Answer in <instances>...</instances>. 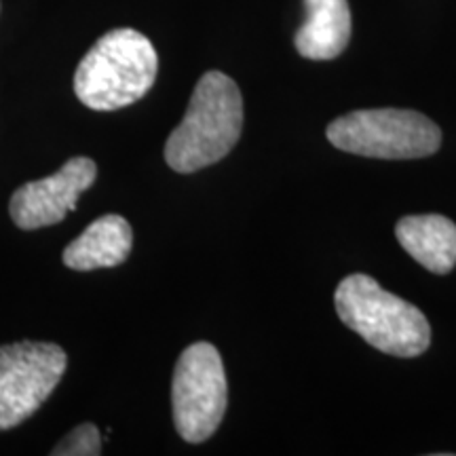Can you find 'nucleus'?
<instances>
[{
    "instance_id": "nucleus-3",
    "label": "nucleus",
    "mask_w": 456,
    "mask_h": 456,
    "mask_svg": "<svg viewBox=\"0 0 456 456\" xmlns=\"http://www.w3.org/2000/svg\"><path fill=\"white\" fill-rule=\"evenodd\" d=\"M334 305L346 328L387 355L419 357L429 349L431 326L423 311L387 292L372 277L355 273L342 279Z\"/></svg>"
},
{
    "instance_id": "nucleus-4",
    "label": "nucleus",
    "mask_w": 456,
    "mask_h": 456,
    "mask_svg": "<svg viewBox=\"0 0 456 456\" xmlns=\"http://www.w3.org/2000/svg\"><path fill=\"white\" fill-rule=\"evenodd\" d=\"M326 135L338 151L387 161L431 157L442 146V131L429 117L402 108L353 110L330 123Z\"/></svg>"
},
{
    "instance_id": "nucleus-1",
    "label": "nucleus",
    "mask_w": 456,
    "mask_h": 456,
    "mask_svg": "<svg viewBox=\"0 0 456 456\" xmlns=\"http://www.w3.org/2000/svg\"><path fill=\"white\" fill-rule=\"evenodd\" d=\"M243 129V98L237 83L212 70L199 78L182 123L165 144V161L178 174L218 163L235 148Z\"/></svg>"
},
{
    "instance_id": "nucleus-8",
    "label": "nucleus",
    "mask_w": 456,
    "mask_h": 456,
    "mask_svg": "<svg viewBox=\"0 0 456 456\" xmlns=\"http://www.w3.org/2000/svg\"><path fill=\"white\" fill-rule=\"evenodd\" d=\"M134 248V231L123 216L108 214L91 222L81 237L64 249V265L74 271L112 269L123 265Z\"/></svg>"
},
{
    "instance_id": "nucleus-10",
    "label": "nucleus",
    "mask_w": 456,
    "mask_h": 456,
    "mask_svg": "<svg viewBox=\"0 0 456 456\" xmlns=\"http://www.w3.org/2000/svg\"><path fill=\"white\" fill-rule=\"evenodd\" d=\"M306 21L294 45L306 60H334L351 41V9L346 0H305Z\"/></svg>"
},
{
    "instance_id": "nucleus-6",
    "label": "nucleus",
    "mask_w": 456,
    "mask_h": 456,
    "mask_svg": "<svg viewBox=\"0 0 456 456\" xmlns=\"http://www.w3.org/2000/svg\"><path fill=\"white\" fill-rule=\"evenodd\" d=\"M68 355L55 342L21 340L0 346V431L37 412L66 374Z\"/></svg>"
},
{
    "instance_id": "nucleus-9",
    "label": "nucleus",
    "mask_w": 456,
    "mask_h": 456,
    "mask_svg": "<svg viewBox=\"0 0 456 456\" xmlns=\"http://www.w3.org/2000/svg\"><path fill=\"white\" fill-rule=\"evenodd\" d=\"M397 241L412 258L436 275L456 266V224L446 216H406L395 226Z\"/></svg>"
},
{
    "instance_id": "nucleus-5",
    "label": "nucleus",
    "mask_w": 456,
    "mask_h": 456,
    "mask_svg": "<svg viewBox=\"0 0 456 456\" xmlns=\"http://www.w3.org/2000/svg\"><path fill=\"white\" fill-rule=\"evenodd\" d=\"M228 385L218 349L209 342H195L180 355L171 383L174 423L182 440H209L224 419Z\"/></svg>"
},
{
    "instance_id": "nucleus-11",
    "label": "nucleus",
    "mask_w": 456,
    "mask_h": 456,
    "mask_svg": "<svg viewBox=\"0 0 456 456\" xmlns=\"http://www.w3.org/2000/svg\"><path fill=\"white\" fill-rule=\"evenodd\" d=\"M102 452V436L95 425L85 423L61 440L53 448V456H95Z\"/></svg>"
},
{
    "instance_id": "nucleus-2",
    "label": "nucleus",
    "mask_w": 456,
    "mask_h": 456,
    "mask_svg": "<svg viewBox=\"0 0 456 456\" xmlns=\"http://www.w3.org/2000/svg\"><path fill=\"white\" fill-rule=\"evenodd\" d=\"M159 57L134 28H117L87 51L74 74V94L91 110H118L144 98L155 85Z\"/></svg>"
},
{
    "instance_id": "nucleus-7",
    "label": "nucleus",
    "mask_w": 456,
    "mask_h": 456,
    "mask_svg": "<svg viewBox=\"0 0 456 456\" xmlns=\"http://www.w3.org/2000/svg\"><path fill=\"white\" fill-rule=\"evenodd\" d=\"M98 178V167L87 157H74L47 178L28 182L11 197V220L24 231L57 224Z\"/></svg>"
}]
</instances>
